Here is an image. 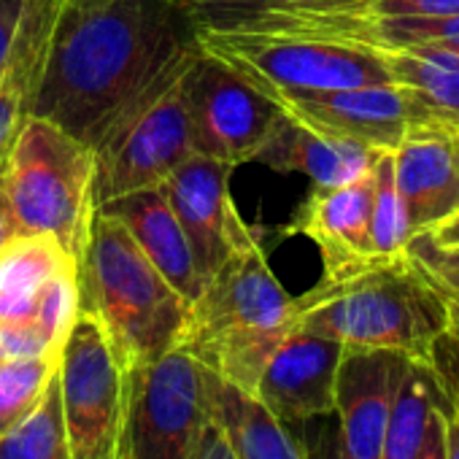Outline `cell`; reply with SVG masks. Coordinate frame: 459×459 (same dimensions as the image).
Instances as JSON below:
<instances>
[{
	"label": "cell",
	"mask_w": 459,
	"mask_h": 459,
	"mask_svg": "<svg viewBox=\"0 0 459 459\" xmlns=\"http://www.w3.org/2000/svg\"><path fill=\"white\" fill-rule=\"evenodd\" d=\"M295 303V330L341 341L346 349H389L427 359L448 330L443 303L405 252L343 279H322Z\"/></svg>",
	"instance_id": "cell-4"
},
{
	"label": "cell",
	"mask_w": 459,
	"mask_h": 459,
	"mask_svg": "<svg viewBox=\"0 0 459 459\" xmlns=\"http://www.w3.org/2000/svg\"><path fill=\"white\" fill-rule=\"evenodd\" d=\"M405 257L443 303L448 333L459 335V247H435L419 233L408 241Z\"/></svg>",
	"instance_id": "cell-27"
},
{
	"label": "cell",
	"mask_w": 459,
	"mask_h": 459,
	"mask_svg": "<svg viewBox=\"0 0 459 459\" xmlns=\"http://www.w3.org/2000/svg\"><path fill=\"white\" fill-rule=\"evenodd\" d=\"M365 12L376 17H454L459 0H370Z\"/></svg>",
	"instance_id": "cell-30"
},
{
	"label": "cell",
	"mask_w": 459,
	"mask_h": 459,
	"mask_svg": "<svg viewBox=\"0 0 459 459\" xmlns=\"http://www.w3.org/2000/svg\"><path fill=\"white\" fill-rule=\"evenodd\" d=\"M186 12L195 30L221 28L233 20L265 14V12H335L365 9L370 0H173Z\"/></svg>",
	"instance_id": "cell-26"
},
{
	"label": "cell",
	"mask_w": 459,
	"mask_h": 459,
	"mask_svg": "<svg viewBox=\"0 0 459 459\" xmlns=\"http://www.w3.org/2000/svg\"><path fill=\"white\" fill-rule=\"evenodd\" d=\"M0 362H4V354H0Z\"/></svg>",
	"instance_id": "cell-42"
},
{
	"label": "cell",
	"mask_w": 459,
	"mask_h": 459,
	"mask_svg": "<svg viewBox=\"0 0 459 459\" xmlns=\"http://www.w3.org/2000/svg\"><path fill=\"white\" fill-rule=\"evenodd\" d=\"M298 303L273 276L252 236L189 303L176 346L221 381L255 394L276 346L295 330Z\"/></svg>",
	"instance_id": "cell-2"
},
{
	"label": "cell",
	"mask_w": 459,
	"mask_h": 459,
	"mask_svg": "<svg viewBox=\"0 0 459 459\" xmlns=\"http://www.w3.org/2000/svg\"><path fill=\"white\" fill-rule=\"evenodd\" d=\"M76 316H79V279H76V265H68L57 271L39 292L30 325L39 330L44 343L55 354H60Z\"/></svg>",
	"instance_id": "cell-28"
},
{
	"label": "cell",
	"mask_w": 459,
	"mask_h": 459,
	"mask_svg": "<svg viewBox=\"0 0 459 459\" xmlns=\"http://www.w3.org/2000/svg\"><path fill=\"white\" fill-rule=\"evenodd\" d=\"M192 60L133 108L95 149V205L162 184L192 154L186 103V74Z\"/></svg>",
	"instance_id": "cell-8"
},
{
	"label": "cell",
	"mask_w": 459,
	"mask_h": 459,
	"mask_svg": "<svg viewBox=\"0 0 459 459\" xmlns=\"http://www.w3.org/2000/svg\"><path fill=\"white\" fill-rule=\"evenodd\" d=\"M195 33L203 52L227 63L268 98L392 84L381 55L359 41L308 30Z\"/></svg>",
	"instance_id": "cell-6"
},
{
	"label": "cell",
	"mask_w": 459,
	"mask_h": 459,
	"mask_svg": "<svg viewBox=\"0 0 459 459\" xmlns=\"http://www.w3.org/2000/svg\"><path fill=\"white\" fill-rule=\"evenodd\" d=\"M271 100L300 125L368 149H397L413 130V111L397 84L273 95Z\"/></svg>",
	"instance_id": "cell-12"
},
{
	"label": "cell",
	"mask_w": 459,
	"mask_h": 459,
	"mask_svg": "<svg viewBox=\"0 0 459 459\" xmlns=\"http://www.w3.org/2000/svg\"><path fill=\"white\" fill-rule=\"evenodd\" d=\"M98 208L114 216L117 221H122V227L138 244V249L162 273V279L184 298L186 306L197 300L203 284L195 268L192 249L184 236V227L170 205L165 181L127 192Z\"/></svg>",
	"instance_id": "cell-17"
},
{
	"label": "cell",
	"mask_w": 459,
	"mask_h": 459,
	"mask_svg": "<svg viewBox=\"0 0 459 459\" xmlns=\"http://www.w3.org/2000/svg\"><path fill=\"white\" fill-rule=\"evenodd\" d=\"M451 133V141H454V146H456V152H459V130H448Z\"/></svg>",
	"instance_id": "cell-39"
},
{
	"label": "cell",
	"mask_w": 459,
	"mask_h": 459,
	"mask_svg": "<svg viewBox=\"0 0 459 459\" xmlns=\"http://www.w3.org/2000/svg\"><path fill=\"white\" fill-rule=\"evenodd\" d=\"M443 440H446V459H459V419L443 411Z\"/></svg>",
	"instance_id": "cell-37"
},
{
	"label": "cell",
	"mask_w": 459,
	"mask_h": 459,
	"mask_svg": "<svg viewBox=\"0 0 459 459\" xmlns=\"http://www.w3.org/2000/svg\"><path fill=\"white\" fill-rule=\"evenodd\" d=\"M197 52L195 25L173 0L71 6L55 33L30 117L57 125L95 152Z\"/></svg>",
	"instance_id": "cell-1"
},
{
	"label": "cell",
	"mask_w": 459,
	"mask_h": 459,
	"mask_svg": "<svg viewBox=\"0 0 459 459\" xmlns=\"http://www.w3.org/2000/svg\"><path fill=\"white\" fill-rule=\"evenodd\" d=\"M208 394L211 419L224 432L236 459H311L292 429L260 397L221 381L211 370Z\"/></svg>",
	"instance_id": "cell-20"
},
{
	"label": "cell",
	"mask_w": 459,
	"mask_h": 459,
	"mask_svg": "<svg viewBox=\"0 0 459 459\" xmlns=\"http://www.w3.org/2000/svg\"><path fill=\"white\" fill-rule=\"evenodd\" d=\"M346 346L341 341L292 330L265 362L255 397L287 427L333 413L335 373Z\"/></svg>",
	"instance_id": "cell-15"
},
{
	"label": "cell",
	"mask_w": 459,
	"mask_h": 459,
	"mask_svg": "<svg viewBox=\"0 0 459 459\" xmlns=\"http://www.w3.org/2000/svg\"><path fill=\"white\" fill-rule=\"evenodd\" d=\"M60 354L0 362V435L25 421L41 403Z\"/></svg>",
	"instance_id": "cell-24"
},
{
	"label": "cell",
	"mask_w": 459,
	"mask_h": 459,
	"mask_svg": "<svg viewBox=\"0 0 459 459\" xmlns=\"http://www.w3.org/2000/svg\"><path fill=\"white\" fill-rule=\"evenodd\" d=\"M370 236L378 257H397L413 238L405 205L394 184V157L392 149H381L373 162V211H370Z\"/></svg>",
	"instance_id": "cell-25"
},
{
	"label": "cell",
	"mask_w": 459,
	"mask_h": 459,
	"mask_svg": "<svg viewBox=\"0 0 459 459\" xmlns=\"http://www.w3.org/2000/svg\"><path fill=\"white\" fill-rule=\"evenodd\" d=\"M74 6H84V4H92V0H71Z\"/></svg>",
	"instance_id": "cell-40"
},
{
	"label": "cell",
	"mask_w": 459,
	"mask_h": 459,
	"mask_svg": "<svg viewBox=\"0 0 459 459\" xmlns=\"http://www.w3.org/2000/svg\"><path fill=\"white\" fill-rule=\"evenodd\" d=\"M17 17H20V0H0V87L6 82V63H9Z\"/></svg>",
	"instance_id": "cell-32"
},
{
	"label": "cell",
	"mask_w": 459,
	"mask_h": 459,
	"mask_svg": "<svg viewBox=\"0 0 459 459\" xmlns=\"http://www.w3.org/2000/svg\"><path fill=\"white\" fill-rule=\"evenodd\" d=\"M0 459H71L57 373L52 376L39 408L14 429L0 435Z\"/></svg>",
	"instance_id": "cell-23"
},
{
	"label": "cell",
	"mask_w": 459,
	"mask_h": 459,
	"mask_svg": "<svg viewBox=\"0 0 459 459\" xmlns=\"http://www.w3.org/2000/svg\"><path fill=\"white\" fill-rule=\"evenodd\" d=\"M186 103L192 152L233 168L252 162L279 114L268 95L203 49L186 74Z\"/></svg>",
	"instance_id": "cell-10"
},
{
	"label": "cell",
	"mask_w": 459,
	"mask_h": 459,
	"mask_svg": "<svg viewBox=\"0 0 459 459\" xmlns=\"http://www.w3.org/2000/svg\"><path fill=\"white\" fill-rule=\"evenodd\" d=\"M427 362L437 378V386L443 394V411L459 419V335L446 330L432 343Z\"/></svg>",
	"instance_id": "cell-29"
},
{
	"label": "cell",
	"mask_w": 459,
	"mask_h": 459,
	"mask_svg": "<svg viewBox=\"0 0 459 459\" xmlns=\"http://www.w3.org/2000/svg\"><path fill=\"white\" fill-rule=\"evenodd\" d=\"M76 260L52 236H14L0 249V327L30 325L39 292Z\"/></svg>",
	"instance_id": "cell-21"
},
{
	"label": "cell",
	"mask_w": 459,
	"mask_h": 459,
	"mask_svg": "<svg viewBox=\"0 0 459 459\" xmlns=\"http://www.w3.org/2000/svg\"><path fill=\"white\" fill-rule=\"evenodd\" d=\"M79 311L103 330L122 370L154 362L176 346L186 303L114 216L95 208L76 260Z\"/></svg>",
	"instance_id": "cell-3"
},
{
	"label": "cell",
	"mask_w": 459,
	"mask_h": 459,
	"mask_svg": "<svg viewBox=\"0 0 459 459\" xmlns=\"http://www.w3.org/2000/svg\"><path fill=\"white\" fill-rule=\"evenodd\" d=\"M233 170V165L192 152L165 178L170 205L184 227L203 287L221 268L230 252L255 236V230L241 221L230 197Z\"/></svg>",
	"instance_id": "cell-11"
},
{
	"label": "cell",
	"mask_w": 459,
	"mask_h": 459,
	"mask_svg": "<svg viewBox=\"0 0 459 459\" xmlns=\"http://www.w3.org/2000/svg\"><path fill=\"white\" fill-rule=\"evenodd\" d=\"M421 236L432 241L435 247H459V208L448 213L446 219H440L437 224H432L429 230H424Z\"/></svg>",
	"instance_id": "cell-35"
},
{
	"label": "cell",
	"mask_w": 459,
	"mask_h": 459,
	"mask_svg": "<svg viewBox=\"0 0 459 459\" xmlns=\"http://www.w3.org/2000/svg\"><path fill=\"white\" fill-rule=\"evenodd\" d=\"M376 52L413 111V127L459 130V55L429 47Z\"/></svg>",
	"instance_id": "cell-19"
},
{
	"label": "cell",
	"mask_w": 459,
	"mask_h": 459,
	"mask_svg": "<svg viewBox=\"0 0 459 459\" xmlns=\"http://www.w3.org/2000/svg\"><path fill=\"white\" fill-rule=\"evenodd\" d=\"M114 459H119V456H117V451H114Z\"/></svg>",
	"instance_id": "cell-43"
},
{
	"label": "cell",
	"mask_w": 459,
	"mask_h": 459,
	"mask_svg": "<svg viewBox=\"0 0 459 459\" xmlns=\"http://www.w3.org/2000/svg\"><path fill=\"white\" fill-rule=\"evenodd\" d=\"M195 459H236L233 448H230L224 432L213 424V419H211V424H208V429H205V435L200 440V448H197Z\"/></svg>",
	"instance_id": "cell-33"
},
{
	"label": "cell",
	"mask_w": 459,
	"mask_h": 459,
	"mask_svg": "<svg viewBox=\"0 0 459 459\" xmlns=\"http://www.w3.org/2000/svg\"><path fill=\"white\" fill-rule=\"evenodd\" d=\"M392 157L394 184L413 236L459 208V152L448 130L419 125L392 149Z\"/></svg>",
	"instance_id": "cell-16"
},
{
	"label": "cell",
	"mask_w": 459,
	"mask_h": 459,
	"mask_svg": "<svg viewBox=\"0 0 459 459\" xmlns=\"http://www.w3.org/2000/svg\"><path fill=\"white\" fill-rule=\"evenodd\" d=\"M71 459H108L125 405V370L98 322L79 311L57 362Z\"/></svg>",
	"instance_id": "cell-9"
},
{
	"label": "cell",
	"mask_w": 459,
	"mask_h": 459,
	"mask_svg": "<svg viewBox=\"0 0 459 459\" xmlns=\"http://www.w3.org/2000/svg\"><path fill=\"white\" fill-rule=\"evenodd\" d=\"M92 181L95 152L57 125L28 114L4 170L17 236H52L79 260L98 208Z\"/></svg>",
	"instance_id": "cell-5"
},
{
	"label": "cell",
	"mask_w": 459,
	"mask_h": 459,
	"mask_svg": "<svg viewBox=\"0 0 459 459\" xmlns=\"http://www.w3.org/2000/svg\"><path fill=\"white\" fill-rule=\"evenodd\" d=\"M28 119L25 103L6 87H0V176L6 170V162L12 157V149L17 143V135Z\"/></svg>",
	"instance_id": "cell-31"
},
{
	"label": "cell",
	"mask_w": 459,
	"mask_h": 459,
	"mask_svg": "<svg viewBox=\"0 0 459 459\" xmlns=\"http://www.w3.org/2000/svg\"><path fill=\"white\" fill-rule=\"evenodd\" d=\"M381 149L327 138L279 108L252 162L279 173H303L314 186H341L370 173Z\"/></svg>",
	"instance_id": "cell-18"
},
{
	"label": "cell",
	"mask_w": 459,
	"mask_h": 459,
	"mask_svg": "<svg viewBox=\"0 0 459 459\" xmlns=\"http://www.w3.org/2000/svg\"><path fill=\"white\" fill-rule=\"evenodd\" d=\"M373 168L341 186H314L298 205L284 233L306 236L322 255L325 276L343 279L384 257L373 249Z\"/></svg>",
	"instance_id": "cell-13"
},
{
	"label": "cell",
	"mask_w": 459,
	"mask_h": 459,
	"mask_svg": "<svg viewBox=\"0 0 459 459\" xmlns=\"http://www.w3.org/2000/svg\"><path fill=\"white\" fill-rule=\"evenodd\" d=\"M440 405L443 394L429 362L411 357L386 419L381 459H416L424 446L432 411Z\"/></svg>",
	"instance_id": "cell-22"
},
{
	"label": "cell",
	"mask_w": 459,
	"mask_h": 459,
	"mask_svg": "<svg viewBox=\"0 0 459 459\" xmlns=\"http://www.w3.org/2000/svg\"><path fill=\"white\" fill-rule=\"evenodd\" d=\"M114 451H117V446H114ZM108 459H114V454H111V456H108Z\"/></svg>",
	"instance_id": "cell-41"
},
{
	"label": "cell",
	"mask_w": 459,
	"mask_h": 459,
	"mask_svg": "<svg viewBox=\"0 0 459 459\" xmlns=\"http://www.w3.org/2000/svg\"><path fill=\"white\" fill-rule=\"evenodd\" d=\"M208 424V370L181 346L125 373L119 459H195Z\"/></svg>",
	"instance_id": "cell-7"
},
{
	"label": "cell",
	"mask_w": 459,
	"mask_h": 459,
	"mask_svg": "<svg viewBox=\"0 0 459 459\" xmlns=\"http://www.w3.org/2000/svg\"><path fill=\"white\" fill-rule=\"evenodd\" d=\"M389 349H346L335 373L338 443L349 459H381L386 419L408 365Z\"/></svg>",
	"instance_id": "cell-14"
},
{
	"label": "cell",
	"mask_w": 459,
	"mask_h": 459,
	"mask_svg": "<svg viewBox=\"0 0 459 459\" xmlns=\"http://www.w3.org/2000/svg\"><path fill=\"white\" fill-rule=\"evenodd\" d=\"M330 459H349L346 454H343V448H341V443H335V448H333V456Z\"/></svg>",
	"instance_id": "cell-38"
},
{
	"label": "cell",
	"mask_w": 459,
	"mask_h": 459,
	"mask_svg": "<svg viewBox=\"0 0 459 459\" xmlns=\"http://www.w3.org/2000/svg\"><path fill=\"white\" fill-rule=\"evenodd\" d=\"M14 236H17V224H14V213H12L9 197H6L4 176H0V249H4Z\"/></svg>",
	"instance_id": "cell-36"
},
{
	"label": "cell",
	"mask_w": 459,
	"mask_h": 459,
	"mask_svg": "<svg viewBox=\"0 0 459 459\" xmlns=\"http://www.w3.org/2000/svg\"><path fill=\"white\" fill-rule=\"evenodd\" d=\"M416 459H446V440H443V405L432 411L429 427H427V437L424 446L419 451Z\"/></svg>",
	"instance_id": "cell-34"
}]
</instances>
